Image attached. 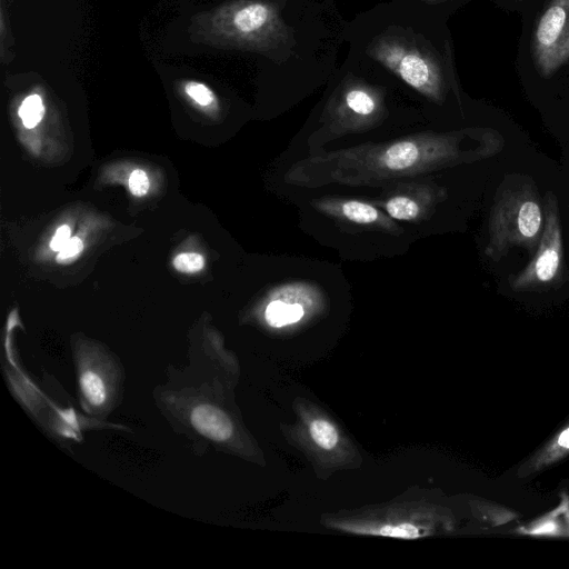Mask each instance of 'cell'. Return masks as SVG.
Instances as JSON below:
<instances>
[{
    "label": "cell",
    "instance_id": "52a82bcc",
    "mask_svg": "<svg viewBox=\"0 0 569 569\" xmlns=\"http://www.w3.org/2000/svg\"><path fill=\"white\" fill-rule=\"evenodd\" d=\"M296 422L283 429L288 441L302 451L323 477L361 463L359 453L342 429L325 410L308 399L293 402Z\"/></svg>",
    "mask_w": 569,
    "mask_h": 569
},
{
    "label": "cell",
    "instance_id": "8992f818",
    "mask_svg": "<svg viewBox=\"0 0 569 569\" xmlns=\"http://www.w3.org/2000/svg\"><path fill=\"white\" fill-rule=\"evenodd\" d=\"M385 91L362 79L348 76L328 99L319 118V128L309 137L311 147H321L340 137L362 133L387 118Z\"/></svg>",
    "mask_w": 569,
    "mask_h": 569
},
{
    "label": "cell",
    "instance_id": "5b68a950",
    "mask_svg": "<svg viewBox=\"0 0 569 569\" xmlns=\"http://www.w3.org/2000/svg\"><path fill=\"white\" fill-rule=\"evenodd\" d=\"M327 528L352 535L420 539L451 527L450 516L426 501H402L323 515Z\"/></svg>",
    "mask_w": 569,
    "mask_h": 569
},
{
    "label": "cell",
    "instance_id": "6da1fadb",
    "mask_svg": "<svg viewBox=\"0 0 569 569\" xmlns=\"http://www.w3.org/2000/svg\"><path fill=\"white\" fill-rule=\"evenodd\" d=\"M503 144L490 128L421 131L383 142L311 153L296 161L284 180L300 188L328 184L383 187L497 154Z\"/></svg>",
    "mask_w": 569,
    "mask_h": 569
},
{
    "label": "cell",
    "instance_id": "30bf717a",
    "mask_svg": "<svg viewBox=\"0 0 569 569\" xmlns=\"http://www.w3.org/2000/svg\"><path fill=\"white\" fill-rule=\"evenodd\" d=\"M383 187L381 196L372 203L396 221L421 222L447 198V190L432 181L406 179Z\"/></svg>",
    "mask_w": 569,
    "mask_h": 569
},
{
    "label": "cell",
    "instance_id": "d6986e66",
    "mask_svg": "<svg viewBox=\"0 0 569 569\" xmlns=\"http://www.w3.org/2000/svg\"><path fill=\"white\" fill-rule=\"evenodd\" d=\"M128 184L133 196L142 197L149 189V179L144 171L137 169L131 172Z\"/></svg>",
    "mask_w": 569,
    "mask_h": 569
},
{
    "label": "cell",
    "instance_id": "7c38bea8",
    "mask_svg": "<svg viewBox=\"0 0 569 569\" xmlns=\"http://www.w3.org/2000/svg\"><path fill=\"white\" fill-rule=\"evenodd\" d=\"M305 289L299 286H286L277 290L273 299L264 309V320L271 328H283L298 323L307 315Z\"/></svg>",
    "mask_w": 569,
    "mask_h": 569
},
{
    "label": "cell",
    "instance_id": "9c48e42d",
    "mask_svg": "<svg viewBox=\"0 0 569 569\" xmlns=\"http://www.w3.org/2000/svg\"><path fill=\"white\" fill-rule=\"evenodd\" d=\"M531 54L543 78L569 62V0L548 3L532 32Z\"/></svg>",
    "mask_w": 569,
    "mask_h": 569
},
{
    "label": "cell",
    "instance_id": "4fadbf2b",
    "mask_svg": "<svg viewBox=\"0 0 569 569\" xmlns=\"http://www.w3.org/2000/svg\"><path fill=\"white\" fill-rule=\"evenodd\" d=\"M190 421L198 432L213 441H227L233 436L231 419L223 410L212 405L202 403L194 407Z\"/></svg>",
    "mask_w": 569,
    "mask_h": 569
},
{
    "label": "cell",
    "instance_id": "9a60e30c",
    "mask_svg": "<svg viewBox=\"0 0 569 569\" xmlns=\"http://www.w3.org/2000/svg\"><path fill=\"white\" fill-rule=\"evenodd\" d=\"M19 117L27 129L34 128L44 116V106L39 94H30L27 97L20 108Z\"/></svg>",
    "mask_w": 569,
    "mask_h": 569
},
{
    "label": "cell",
    "instance_id": "277c9868",
    "mask_svg": "<svg viewBox=\"0 0 569 569\" xmlns=\"http://www.w3.org/2000/svg\"><path fill=\"white\" fill-rule=\"evenodd\" d=\"M367 54L433 103H442L448 91L446 69L437 51L422 36L389 28L373 37Z\"/></svg>",
    "mask_w": 569,
    "mask_h": 569
},
{
    "label": "cell",
    "instance_id": "7402d4cb",
    "mask_svg": "<svg viewBox=\"0 0 569 569\" xmlns=\"http://www.w3.org/2000/svg\"><path fill=\"white\" fill-rule=\"evenodd\" d=\"M420 2L422 3H426V4H438L440 2H443L446 0H419Z\"/></svg>",
    "mask_w": 569,
    "mask_h": 569
},
{
    "label": "cell",
    "instance_id": "2e32d148",
    "mask_svg": "<svg viewBox=\"0 0 569 569\" xmlns=\"http://www.w3.org/2000/svg\"><path fill=\"white\" fill-rule=\"evenodd\" d=\"M186 94L198 106L202 108H217V98L210 88L198 81H188L184 83Z\"/></svg>",
    "mask_w": 569,
    "mask_h": 569
},
{
    "label": "cell",
    "instance_id": "5bb4252c",
    "mask_svg": "<svg viewBox=\"0 0 569 569\" xmlns=\"http://www.w3.org/2000/svg\"><path fill=\"white\" fill-rule=\"evenodd\" d=\"M80 388L86 400L93 407H101L108 397L107 387L102 377L93 371L87 370L80 377Z\"/></svg>",
    "mask_w": 569,
    "mask_h": 569
},
{
    "label": "cell",
    "instance_id": "3957f363",
    "mask_svg": "<svg viewBox=\"0 0 569 569\" xmlns=\"http://www.w3.org/2000/svg\"><path fill=\"white\" fill-rule=\"evenodd\" d=\"M543 223V203L535 182L526 176H506L490 208L485 256L498 262L513 248L533 253Z\"/></svg>",
    "mask_w": 569,
    "mask_h": 569
},
{
    "label": "cell",
    "instance_id": "ffe728a7",
    "mask_svg": "<svg viewBox=\"0 0 569 569\" xmlns=\"http://www.w3.org/2000/svg\"><path fill=\"white\" fill-rule=\"evenodd\" d=\"M70 238H71L70 227L67 224H62L56 230V232L50 241V248L53 251H60L62 249V247L70 240Z\"/></svg>",
    "mask_w": 569,
    "mask_h": 569
},
{
    "label": "cell",
    "instance_id": "e0dca14e",
    "mask_svg": "<svg viewBox=\"0 0 569 569\" xmlns=\"http://www.w3.org/2000/svg\"><path fill=\"white\" fill-rule=\"evenodd\" d=\"M173 267L182 273H196L203 269L204 258L197 252H183L174 257Z\"/></svg>",
    "mask_w": 569,
    "mask_h": 569
},
{
    "label": "cell",
    "instance_id": "7a4b0ae2",
    "mask_svg": "<svg viewBox=\"0 0 569 569\" xmlns=\"http://www.w3.org/2000/svg\"><path fill=\"white\" fill-rule=\"evenodd\" d=\"M196 36L214 46L271 53L289 30L271 0H237L196 18Z\"/></svg>",
    "mask_w": 569,
    "mask_h": 569
},
{
    "label": "cell",
    "instance_id": "8fae6325",
    "mask_svg": "<svg viewBox=\"0 0 569 569\" xmlns=\"http://www.w3.org/2000/svg\"><path fill=\"white\" fill-rule=\"evenodd\" d=\"M312 206L317 211L347 227L381 231L392 236L403 232L395 219L370 201L323 197L315 199Z\"/></svg>",
    "mask_w": 569,
    "mask_h": 569
},
{
    "label": "cell",
    "instance_id": "ac0fdd59",
    "mask_svg": "<svg viewBox=\"0 0 569 569\" xmlns=\"http://www.w3.org/2000/svg\"><path fill=\"white\" fill-rule=\"evenodd\" d=\"M83 249V242L78 237H72L70 240L58 251L56 260L60 264H68L74 261Z\"/></svg>",
    "mask_w": 569,
    "mask_h": 569
},
{
    "label": "cell",
    "instance_id": "ba28073f",
    "mask_svg": "<svg viewBox=\"0 0 569 569\" xmlns=\"http://www.w3.org/2000/svg\"><path fill=\"white\" fill-rule=\"evenodd\" d=\"M545 223L540 241L529 263L510 278L515 292L540 291L557 282L563 266V241L557 197L548 191L543 198Z\"/></svg>",
    "mask_w": 569,
    "mask_h": 569
},
{
    "label": "cell",
    "instance_id": "44dd1931",
    "mask_svg": "<svg viewBox=\"0 0 569 569\" xmlns=\"http://www.w3.org/2000/svg\"><path fill=\"white\" fill-rule=\"evenodd\" d=\"M558 446L563 449H569V428L565 429L557 441Z\"/></svg>",
    "mask_w": 569,
    "mask_h": 569
}]
</instances>
